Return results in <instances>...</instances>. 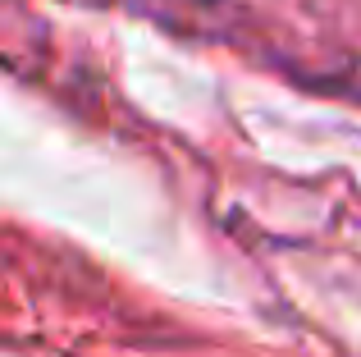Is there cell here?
I'll use <instances>...</instances> for the list:
<instances>
[{
  "label": "cell",
  "instance_id": "1",
  "mask_svg": "<svg viewBox=\"0 0 361 357\" xmlns=\"http://www.w3.org/2000/svg\"><path fill=\"white\" fill-rule=\"evenodd\" d=\"M202 5H215V0H202Z\"/></svg>",
  "mask_w": 361,
  "mask_h": 357
}]
</instances>
